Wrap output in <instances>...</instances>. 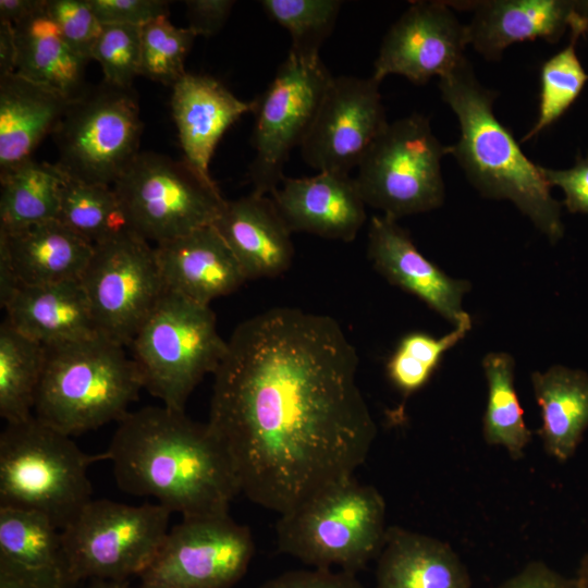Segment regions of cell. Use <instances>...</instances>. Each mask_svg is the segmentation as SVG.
I'll return each mask as SVG.
<instances>
[{
	"mask_svg": "<svg viewBox=\"0 0 588 588\" xmlns=\"http://www.w3.org/2000/svg\"><path fill=\"white\" fill-rule=\"evenodd\" d=\"M226 342L207 424L240 492L280 515L354 477L377 427L340 323L275 307L241 322Z\"/></svg>",
	"mask_w": 588,
	"mask_h": 588,
	"instance_id": "cell-1",
	"label": "cell"
},
{
	"mask_svg": "<svg viewBox=\"0 0 588 588\" xmlns=\"http://www.w3.org/2000/svg\"><path fill=\"white\" fill-rule=\"evenodd\" d=\"M108 460L120 489L152 497L182 518L229 514L240 487L208 424L185 411L147 406L119 421Z\"/></svg>",
	"mask_w": 588,
	"mask_h": 588,
	"instance_id": "cell-2",
	"label": "cell"
},
{
	"mask_svg": "<svg viewBox=\"0 0 588 588\" xmlns=\"http://www.w3.org/2000/svg\"><path fill=\"white\" fill-rule=\"evenodd\" d=\"M439 88L461 131L448 150L468 181L487 198L512 201L552 243L558 242L564 232L561 204L552 197L542 167L526 157L495 117L497 93L477 81L467 59L439 78Z\"/></svg>",
	"mask_w": 588,
	"mask_h": 588,
	"instance_id": "cell-3",
	"label": "cell"
},
{
	"mask_svg": "<svg viewBox=\"0 0 588 588\" xmlns=\"http://www.w3.org/2000/svg\"><path fill=\"white\" fill-rule=\"evenodd\" d=\"M123 347L101 335L46 346L34 416L70 437L122 420L144 389Z\"/></svg>",
	"mask_w": 588,
	"mask_h": 588,
	"instance_id": "cell-4",
	"label": "cell"
},
{
	"mask_svg": "<svg viewBox=\"0 0 588 588\" xmlns=\"http://www.w3.org/2000/svg\"><path fill=\"white\" fill-rule=\"evenodd\" d=\"M106 452L88 454L70 436L35 416L0 434V506L37 511L64 529L93 500L87 470Z\"/></svg>",
	"mask_w": 588,
	"mask_h": 588,
	"instance_id": "cell-5",
	"label": "cell"
},
{
	"mask_svg": "<svg viewBox=\"0 0 588 588\" xmlns=\"http://www.w3.org/2000/svg\"><path fill=\"white\" fill-rule=\"evenodd\" d=\"M385 502L354 477L333 483L280 514V552L316 568L356 573L377 559L384 543Z\"/></svg>",
	"mask_w": 588,
	"mask_h": 588,
	"instance_id": "cell-6",
	"label": "cell"
},
{
	"mask_svg": "<svg viewBox=\"0 0 588 588\" xmlns=\"http://www.w3.org/2000/svg\"><path fill=\"white\" fill-rule=\"evenodd\" d=\"M130 346L144 389L163 406L184 411L198 383L217 370L228 342L209 306L166 291Z\"/></svg>",
	"mask_w": 588,
	"mask_h": 588,
	"instance_id": "cell-7",
	"label": "cell"
},
{
	"mask_svg": "<svg viewBox=\"0 0 588 588\" xmlns=\"http://www.w3.org/2000/svg\"><path fill=\"white\" fill-rule=\"evenodd\" d=\"M143 123L134 89L102 82L72 99L52 137L65 176L113 186L139 151Z\"/></svg>",
	"mask_w": 588,
	"mask_h": 588,
	"instance_id": "cell-8",
	"label": "cell"
},
{
	"mask_svg": "<svg viewBox=\"0 0 588 588\" xmlns=\"http://www.w3.org/2000/svg\"><path fill=\"white\" fill-rule=\"evenodd\" d=\"M112 187L128 229L156 244L213 224L225 204L185 159L152 151L139 152Z\"/></svg>",
	"mask_w": 588,
	"mask_h": 588,
	"instance_id": "cell-9",
	"label": "cell"
},
{
	"mask_svg": "<svg viewBox=\"0 0 588 588\" xmlns=\"http://www.w3.org/2000/svg\"><path fill=\"white\" fill-rule=\"evenodd\" d=\"M449 154L419 113L395 120L373 142L354 177L366 206L402 217L442 206L441 159Z\"/></svg>",
	"mask_w": 588,
	"mask_h": 588,
	"instance_id": "cell-10",
	"label": "cell"
},
{
	"mask_svg": "<svg viewBox=\"0 0 588 588\" xmlns=\"http://www.w3.org/2000/svg\"><path fill=\"white\" fill-rule=\"evenodd\" d=\"M171 512L160 505L91 500L61 530L72 578L128 580L139 576L159 551Z\"/></svg>",
	"mask_w": 588,
	"mask_h": 588,
	"instance_id": "cell-11",
	"label": "cell"
},
{
	"mask_svg": "<svg viewBox=\"0 0 588 588\" xmlns=\"http://www.w3.org/2000/svg\"><path fill=\"white\" fill-rule=\"evenodd\" d=\"M332 78L320 57L289 52L269 86L253 100V193L270 196L279 187L284 164L308 134Z\"/></svg>",
	"mask_w": 588,
	"mask_h": 588,
	"instance_id": "cell-12",
	"label": "cell"
},
{
	"mask_svg": "<svg viewBox=\"0 0 588 588\" xmlns=\"http://www.w3.org/2000/svg\"><path fill=\"white\" fill-rule=\"evenodd\" d=\"M79 281L98 333L122 346L166 292L155 247L131 230L95 245Z\"/></svg>",
	"mask_w": 588,
	"mask_h": 588,
	"instance_id": "cell-13",
	"label": "cell"
},
{
	"mask_svg": "<svg viewBox=\"0 0 588 588\" xmlns=\"http://www.w3.org/2000/svg\"><path fill=\"white\" fill-rule=\"evenodd\" d=\"M254 551L250 530L229 514L182 518L136 588H231L247 572Z\"/></svg>",
	"mask_w": 588,
	"mask_h": 588,
	"instance_id": "cell-14",
	"label": "cell"
},
{
	"mask_svg": "<svg viewBox=\"0 0 588 588\" xmlns=\"http://www.w3.org/2000/svg\"><path fill=\"white\" fill-rule=\"evenodd\" d=\"M379 86L371 76H333L299 146L309 167L319 172L346 174L358 167L389 124Z\"/></svg>",
	"mask_w": 588,
	"mask_h": 588,
	"instance_id": "cell-15",
	"label": "cell"
},
{
	"mask_svg": "<svg viewBox=\"0 0 588 588\" xmlns=\"http://www.w3.org/2000/svg\"><path fill=\"white\" fill-rule=\"evenodd\" d=\"M466 25L446 1H414L384 35L371 77L401 75L416 85L450 74L465 60Z\"/></svg>",
	"mask_w": 588,
	"mask_h": 588,
	"instance_id": "cell-16",
	"label": "cell"
},
{
	"mask_svg": "<svg viewBox=\"0 0 588 588\" xmlns=\"http://www.w3.org/2000/svg\"><path fill=\"white\" fill-rule=\"evenodd\" d=\"M368 257L388 282L417 296L454 326L470 317L462 307L470 283L449 277L427 259L396 219L384 215L371 218Z\"/></svg>",
	"mask_w": 588,
	"mask_h": 588,
	"instance_id": "cell-17",
	"label": "cell"
},
{
	"mask_svg": "<svg viewBox=\"0 0 588 588\" xmlns=\"http://www.w3.org/2000/svg\"><path fill=\"white\" fill-rule=\"evenodd\" d=\"M270 197L292 233L352 242L366 222V204L346 173L284 177Z\"/></svg>",
	"mask_w": 588,
	"mask_h": 588,
	"instance_id": "cell-18",
	"label": "cell"
},
{
	"mask_svg": "<svg viewBox=\"0 0 588 588\" xmlns=\"http://www.w3.org/2000/svg\"><path fill=\"white\" fill-rule=\"evenodd\" d=\"M166 291L209 306L247 281L213 224L155 247Z\"/></svg>",
	"mask_w": 588,
	"mask_h": 588,
	"instance_id": "cell-19",
	"label": "cell"
},
{
	"mask_svg": "<svg viewBox=\"0 0 588 588\" xmlns=\"http://www.w3.org/2000/svg\"><path fill=\"white\" fill-rule=\"evenodd\" d=\"M453 10L473 12L467 41L488 60H498L516 42L542 38L560 40L569 28L572 1L478 0L446 1Z\"/></svg>",
	"mask_w": 588,
	"mask_h": 588,
	"instance_id": "cell-20",
	"label": "cell"
},
{
	"mask_svg": "<svg viewBox=\"0 0 588 588\" xmlns=\"http://www.w3.org/2000/svg\"><path fill=\"white\" fill-rule=\"evenodd\" d=\"M171 110L184 159L201 175L211 179L209 164L224 133L254 101L238 99L217 78L186 74L172 87Z\"/></svg>",
	"mask_w": 588,
	"mask_h": 588,
	"instance_id": "cell-21",
	"label": "cell"
},
{
	"mask_svg": "<svg viewBox=\"0 0 588 588\" xmlns=\"http://www.w3.org/2000/svg\"><path fill=\"white\" fill-rule=\"evenodd\" d=\"M213 225L247 280L274 278L291 266V231L267 195L250 193L225 204Z\"/></svg>",
	"mask_w": 588,
	"mask_h": 588,
	"instance_id": "cell-22",
	"label": "cell"
},
{
	"mask_svg": "<svg viewBox=\"0 0 588 588\" xmlns=\"http://www.w3.org/2000/svg\"><path fill=\"white\" fill-rule=\"evenodd\" d=\"M2 308L15 330L45 346L100 335L79 280L20 285Z\"/></svg>",
	"mask_w": 588,
	"mask_h": 588,
	"instance_id": "cell-23",
	"label": "cell"
},
{
	"mask_svg": "<svg viewBox=\"0 0 588 588\" xmlns=\"http://www.w3.org/2000/svg\"><path fill=\"white\" fill-rule=\"evenodd\" d=\"M71 99L17 73L0 77V176L33 159Z\"/></svg>",
	"mask_w": 588,
	"mask_h": 588,
	"instance_id": "cell-24",
	"label": "cell"
},
{
	"mask_svg": "<svg viewBox=\"0 0 588 588\" xmlns=\"http://www.w3.org/2000/svg\"><path fill=\"white\" fill-rule=\"evenodd\" d=\"M94 247L58 219L14 233L0 232V256L9 261L21 285L79 280Z\"/></svg>",
	"mask_w": 588,
	"mask_h": 588,
	"instance_id": "cell-25",
	"label": "cell"
},
{
	"mask_svg": "<svg viewBox=\"0 0 588 588\" xmlns=\"http://www.w3.org/2000/svg\"><path fill=\"white\" fill-rule=\"evenodd\" d=\"M377 588H470V576L446 542L388 527L377 558Z\"/></svg>",
	"mask_w": 588,
	"mask_h": 588,
	"instance_id": "cell-26",
	"label": "cell"
},
{
	"mask_svg": "<svg viewBox=\"0 0 588 588\" xmlns=\"http://www.w3.org/2000/svg\"><path fill=\"white\" fill-rule=\"evenodd\" d=\"M540 407L539 436L546 453L558 462L568 461L588 429V373L562 365L531 373Z\"/></svg>",
	"mask_w": 588,
	"mask_h": 588,
	"instance_id": "cell-27",
	"label": "cell"
},
{
	"mask_svg": "<svg viewBox=\"0 0 588 588\" xmlns=\"http://www.w3.org/2000/svg\"><path fill=\"white\" fill-rule=\"evenodd\" d=\"M0 572L35 579H73L61 530L37 511L0 506Z\"/></svg>",
	"mask_w": 588,
	"mask_h": 588,
	"instance_id": "cell-28",
	"label": "cell"
},
{
	"mask_svg": "<svg viewBox=\"0 0 588 588\" xmlns=\"http://www.w3.org/2000/svg\"><path fill=\"white\" fill-rule=\"evenodd\" d=\"M14 29L17 45L15 73L71 100L87 89L84 76L88 61L66 44L46 11L14 25Z\"/></svg>",
	"mask_w": 588,
	"mask_h": 588,
	"instance_id": "cell-29",
	"label": "cell"
},
{
	"mask_svg": "<svg viewBox=\"0 0 588 588\" xmlns=\"http://www.w3.org/2000/svg\"><path fill=\"white\" fill-rule=\"evenodd\" d=\"M65 175L56 163L29 159L0 176V232L58 219Z\"/></svg>",
	"mask_w": 588,
	"mask_h": 588,
	"instance_id": "cell-30",
	"label": "cell"
},
{
	"mask_svg": "<svg viewBox=\"0 0 588 588\" xmlns=\"http://www.w3.org/2000/svg\"><path fill=\"white\" fill-rule=\"evenodd\" d=\"M488 387L482 419L483 439L489 445L505 449L512 460H520L531 441L515 389V362L504 352L488 353L482 359Z\"/></svg>",
	"mask_w": 588,
	"mask_h": 588,
	"instance_id": "cell-31",
	"label": "cell"
},
{
	"mask_svg": "<svg viewBox=\"0 0 588 588\" xmlns=\"http://www.w3.org/2000/svg\"><path fill=\"white\" fill-rule=\"evenodd\" d=\"M46 346L4 319L0 327V416L7 424L32 416L41 381Z\"/></svg>",
	"mask_w": 588,
	"mask_h": 588,
	"instance_id": "cell-32",
	"label": "cell"
},
{
	"mask_svg": "<svg viewBox=\"0 0 588 588\" xmlns=\"http://www.w3.org/2000/svg\"><path fill=\"white\" fill-rule=\"evenodd\" d=\"M58 220L94 246L130 230L112 186L65 176Z\"/></svg>",
	"mask_w": 588,
	"mask_h": 588,
	"instance_id": "cell-33",
	"label": "cell"
},
{
	"mask_svg": "<svg viewBox=\"0 0 588 588\" xmlns=\"http://www.w3.org/2000/svg\"><path fill=\"white\" fill-rule=\"evenodd\" d=\"M470 329L469 317L440 338L424 332L406 334L387 362L390 382L404 397L417 392L428 383L443 355L463 340Z\"/></svg>",
	"mask_w": 588,
	"mask_h": 588,
	"instance_id": "cell-34",
	"label": "cell"
},
{
	"mask_svg": "<svg viewBox=\"0 0 588 588\" xmlns=\"http://www.w3.org/2000/svg\"><path fill=\"white\" fill-rule=\"evenodd\" d=\"M569 30L568 45L541 66L538 117L522 138L523 143L556 122L575 102L588 81V74L576 53V44L581 35L577 30Z\"/></svg>",
	"mask_w": 588,
	"mask_h": 588,
	"instance_id": "cell-35",
	"label": "cell"
},
{
	"mask_svg": "<svg viewBox=\"0 0 588 588\" xmlns=\"http://www.w3.org/2000/svg\"><path fill=\"white\" fill-rule=\"evenodd\" d=\"M343 1L262 0L266 15L285 28L292 40L290 53L318 58L319 49L332 33Z\"/></svg>",
	"mask_w": 588,
	"mask_h": 588,
	"instance_id": "cell-36",
	"label": "cell"
},
{
	"mask_svg": "<svg viewBox=\"0 0 588 588\" xmlns=\"http://www.w3.org/2000/svg\"><path fill=\"white\" fill-rule=\"evenodd\" d=\"M196 35L161 16L140 27V75L167 86L182 78L185 59Z\"/></svg>",
	"mask_w": 588,
	"mask_h": 588,
	"instance_id": "cell-37",
	"label": "cell"
},
{
	"mask_svg": "<svg viewBox=\"0 0 588 588\" xmlns=\"http://www.w3.org/2000/svg\"><path fill=\"white\" fill-rule=\"evenodd\" d=\"M140 54L139 26L107 24L102 25L91 59L100 64L105 82L131 88L140 75Z\"/></svg>",
	"mask_w": 588,
	"mask_h": 588,
	"instance_id": "cell-38",
	"label": "cell"
},
{
	"mask_svg": "<svg viewBox=\"0 0 588 588\" xmlns=\"http://www.w3.org/2000/svg\"><path fill=\"white\" fill-rule=\"evenodd\" d=\"M46 13L58 26L66 44L84 60H91L102 24L88 0H46Z\"/></svg>",
	"mask_w": 588,
	"mask_h": 588,
	"instance_id": "cell-39",
	"label": "cell"
},
{
	"mask_svg": "<svg viewBox=\"0 0 588 588\" xmlns=\"http://www.w3.org/2000/svg\"><path fill=\"white\" fill-rule=\"evenodd\" d=\"M102 25L139 26L161 16H169L170 2L166 0H88Z\"/></svg>",
	"mask_w": 588,
	"mask_h": 588,
	"instance_id": "cell-40",
	"label": "cell"
},
{
	"mask_svg": "<svg viewBox=\"0 0 588 588\" xmlns=\"http://www.w3.org/2000/svg\"><path fill=\"white\" fill-rule=\"evenodd\" d=\"M259 588H366L354 573L331 568L296 569L265 581Z\"/></svg>",
	"mask_w": 588,
	"mask_h": 588,
	"instance_id": "cell-41",
	"label": "cell"
},
{
	"mask_svg": "<svg viewBox=\"0 0 588 588\" xmlns=\"http://www.w3.org/2000/svg\"><path fill=\"white\" fill-rule=\"evenodd\" d=\"M542 173L551 187L558 186L563 191L568 211L588 215V154L586 157L578 156L569 169L542 167Z\"/></svg>",
	"mask_w": 588,
	"mask_h": 588,
	"instance_id": "cell-42",
	"label": "cell"
},
{
	"mask_svg": "<svg viewBox=\"0 0 588 588\" xmlns=\"http://www.w3.org/2000/svg\"><path fill=\"white\" fill-rule=\"evenodd\" d=\"M235 1L188 0L185 2L188 28L196 36H213L224 26Z\"/></svg>",
	"mask_w": 588,
	"mask_h": 588,
	"instance_id": "cell-43",
	"label": "cell"
},
{
	"mask_svg": "<svg viewBox=\"0 0 588 588\" xmlns=\"http://www.w3.org/2000/svg\"><path fill=\"white\" fill-rule=\"evenodd\" d=\"M497 588H583L578 578L566 577L543 562L534 561Z\"/></svg>",
	"mask_w": 588,
	"mask_h": 588,
	"instance_id": "cell-44",
	"label": "cell"
},
{
	"mask_svg": "<svg viewBox=\"0 0 588 588\" xmlns=\"http://www.w3.org/2000/svg\"><path fill=\"white\" fill-rule=\"evenodd\" d=\"M46 0H1L0 22L13 26L45 11Z\"/></svg>",
	"mask_w": 588,
	"mask_h": 588,
	"instance_id": "cell-45",
	"label": "cell"
},
{
	"mask_svg": "<svg viewBox=\"0 0 588 588\" xmlns=\"http://www.w3.org/2000/svg\"><path fill=\"white\" fill-rule=\"evenodd\" d=\"M17 63V45L14 26L0 22V77L15 73Z\"/></svg>",
	"mask_w": 588,
	"mask_h": 588,
	"instance_id": "cell-46",
	"label": "cell"
},
{
	"mask_svg": "<svg viewBox=\"0 0 588 588\" xmlns=\"http://www.w3.org/2000/svg\"><path fill=\"white\" fill-rule=\"evenodd\" d=\"M79 584L73 580L39 581L0 574V588H78Z\"/></svg>",
	"mask_w": 588,
	"mask_h": 588,
	"instance_id": "cell-47",
	"label": "cell"
},
{
	"mask_svg": "<svg viewBox=\"0 0 588 588\" xmlns=\"http://www.w3.org/2000/svg\"><path fill=\"white\" fill-rule=\"evenodd\" d=\"M569 29L577 30L581 36L588 34V0L572 1Z\"/></svg>",
	"mask_w": 588,
	"mask_h": 588,
	"instance_id": "cell-48",
	"label": "cell"
},
{
	"mask_svg": "<svg viewBox=\"0 0 588 588\" xmlns=\"http://www.w3.org/2000/svg\"><path fill=\"white\" fill-rule=\"evenodd\" d=\"M78 588H133L128 580L90 579L79 584Z\"/></svg>",
	"mask_w": 588,
	"mask_h": 588,
	"instance_id": "cell-49",
	"label": "cell"
},
{
	"mask_svg": "<svg viewBox=\"0 0 588 588\" xmlns=\"http://www.w3.org/2000/svg\"><path fill=\"white\" fill-rule=\"evenodd\" d=\"M576 577L583 588H588V553L583 558Z\"/></svg>",
	"mask_w": 588,
	"mask_h": 588,
	"instance_id": "cell-50",
	"label": "cell"
}]
</instances>
